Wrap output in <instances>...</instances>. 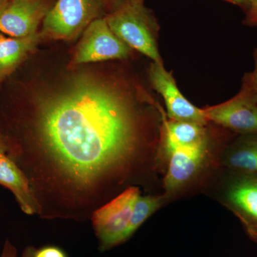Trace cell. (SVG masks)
<instances>
[{
	"mask_svg": "<svg viewBox=\"0 0 257 257\" xmlns=\"http://www.w3.org/2000/svg\"><path fill=\"white\" fill-rule=\"evenodd\" d=\"M133 91L82 76L37 101L30 146L10 159L41 217L87 219L157 169L163 107L143 87Z\"/></svg>",
	"mask_w": 257,
	"mask_h": 257,
	"instance_id": "obj_1",
	"label": "cell"
},
{
	"mask_svg": "<svg viewBox=\"0 0 257 257\" xmlns=\"http://www.w3.org/2000/svg\"><path fill=\"white\" fill-rule=\"evenodd\" d=\"M224 146H216L212 133L195 143L159 144L157 169L165 166L164 194L167 199L177 197L219 169V155Z\"/></svg>",
	"mask_w": 257,
	"mask_h": 257,
	"instance_id": "obj_2",
	"label": "cell"
},
{
	"mask_svg": "<svg viewBox=\"0 0 257 257\" xmlns=\"http://www.w3.org/2000/svg\"><path fill=\"white\" fill-rule=\"evenodd\" d=\"M105 20L113 33L132 50L163 63L157 43L160 27L144 0H124Z\"/></svg>",
	"mask_w": 257,
	"mask_h": 257,
	"instance_id": "obj_3",
	"label": "cell"
},
{
	"mask_svg": "<svg viewBox=\"0 0 257 257\" xmlns=\"http://www.w3.org/2000/svg\"><path fill=\"white\" fill-rule=\"evenodd\" d=\"M214 187L216 199L233 213L246 234L257 243V172H243L219 167Z\"/></svg>",
	"mask_w": 257,
	"mask_h": 257,
	"instance_id": "obj_4",
	"label": "cell"
},
{
	"mask_svg": "<svg viewBox=\"0 0 257 257\" xmlns=\"http://www.w3.org/2000/svg\"><path fill=\"white\" fill-rule=\"evenodd\" d=\"M140 196V189L131 186L94 211L91 218L101 250L128 239L127 230L134 205Z\"/></svg>",
	"mask_w": 257,
	"mask_h": 257,
	"instance_id": "obj_5",
	"label": "cell"
},
{
	"mask_svg": "<svg viewBox=\"0 0 257 257\" xmlns=\"http://www.w3.org/2000/svg\"><path fill=\"white\" fill-rule=\"evenodd\" d=\"M101 0H57L42 22V34L53 40L78 36L99 17Z\"/></svg>",
	"mask_w": 257,
	"mask_h": 257,
	"instance_id": "obj_6",
	"label": "cell"
},
{
	"mask_svg": "<svg viewBox=\"0 0 257 257\" xmlns=\"http://www.w3.org/2000/svg\"><path fill=\"white\" fill-rule=\"evenodd\" d=\"M202 109L211 124L236 135L257 134V101L244 84L229 100Z\"/></svg>",
	"mask_w": 257,
	"mask_h": 257,
	"instance_id": "obj_7",
	"label": "cell"
},
{
	"mask_svg": "<svg viewBox=\"0 0 257 257\" xmlns=\"http://www.w3.org/2000/svg\"><path fill=\"white\" fill-rule=\"evenodd\" d=\"M131 50L113 33L105 18H96L84 30L74 54V63L125 60L130 57Z\"/></svg>",
	"mask_w": 257,
	"mask_h": 257,
	"instance_id": "obj_8",
	"label": "cell"
},
{
	"mask_svg": "<svg viewBox=\"0 0 257 257\" xmlns=\"http://www.w3.org/2000/svg\"><path fill=\"white\" fill-rule=\"evenodd\" d=\"M148 77L152 87L163 98L169 119L203 125L210 124L203 109L194 106L182 94L173 74L165 68L164 63L152 62L148 69Z\"/></svg>",
	"mask_w": 257,
	"mask_h": 257,
	"instance_id": "obj_9",
	"label": "cell"
},
{
	"mask_svg": "<svg viewBox=\"0 0 257 257\" xmlns=\"http://www.w3.org/2000/svg\"><path fill=\"white\" fill-rule=\"evenodd\" d=\"M51 8L48 0H10L0 17V32L15 38L35 35Z\"/></svg>",
	"mask_w": 257,
	"mask_h": 257,
	"instance_id": "obj_10",
	"label": "cell"
},
{
	"mask_svg": "<svg viewBox=\"0 0 257 257\" xmlns=\"http://www.w3.org/2000/svg\"><path fill=\"white\" fill-rule=\"evenodd\" d=\"M0 185L14 194L24 213L28 215L38 213V206L28 178L3 149H0Z\"/></svg>",
	"mask_w": 257,
	"mask_h": 257,
	"instance_id": "obj_11",
	"label": "cell"
},
{
	"mask_svg": "<svg viewBox=\"0 0 257 257\" xmlns=\"http://www.w3.org/2000/svg\"><path fill=\"white\" fill-rule=\"evenodd\" d=\"M219 167L243 172H257V134L238 135L221 150Z\"/></svg>",
	"mask_w": 257,
	"mask_h": 257,
	"instance_id": "obj_12",
	"label": "cell"
},
{
	"mask_svg": "<svg viewBox=\"0 0 257 257\" xmlns=\"http://www.w3.org/2000/svg\"><path fill=\"white\" fill-rule=\"evenodd\" d=\"M39 40L38 33L15 38L0 32V84L36 47Z\"/></svg>",
	"mask_w": 257,
	"mask_h": 257,
	"instance_id": "obj_13",
	"label": "cell"
},
{
	"mask_svg": "<svg viewBox=\"0 0 257 257\" xmlns=\"http://www.w3.org/2000/svg\"><path fill=\"white\" fill-rule=\"evenodd\" d=\"M167 201L168 199L164 194L161 195H140L134 205L127 230V239H130L140 226Z\"/></svg>",
	"mask_w": 257,
	"mask_h": 257,
	"instance_id": "obj_14",
	"label": "cell"
},
{
	"mask_svg": "<svg viewBox=\"0 0 257 257\" xmlns=\"http://www.w3.org/2000/svg\"><path fill=\"white\" fill-rule=\"evenodd\" d=\"M254 69L251 72H248L243 76L241 84H244L257 101V47L253 52Z\"/></svg>",
	"mask_w": 257,
	"mask_h": 257,
	"instance_id": "obj_15",
	"label": "cell"
},
{
	"mask_svg": "<svg viewBox=\"0 0 257 257\" xmlns=\"http://www.w3.org/2000/svg\"><path fill=\"white\" fill-rule=\"evenodd\" d=\"M243 23L250 27H257V0H250L249 6Z\"/></svg>",
	"mask_w": 257,
	"mask_h": 257,
	"instance_id": "obj_16",
	"label": "cell"
},
{
	"mask_svg": "<svg viewBox=\"0 0 257 257\" xmlns=\"http://www.w3.org/2000/svg\"><path fill=\"white\" fill-rule=\"evenodd\" d=\"M33 257H67L64 251L55 246H47L40 250L35 249Z\"/></svg>",
	"mask_w": 257,
	"mask_h": 257,
	"instance_id": "obj_17",
	"label": "cell"
},
{
	"mask_svg": "<svg viewBox=\"0 0 257 257\" xmlns=\"http://www.w3.org/2000/svg\"><path fill=\"white\" fill-rule=\"evenodd\" d=\"M0 257H18V251L14 245L10 241H6Z\"/></svg>",
	"mask_w": 257,
	"mask_h": 257,
	"instance_id": "obj_18",
	"label": "cell"
},
{
	"mask_svg": "<svg viewBox=\"0 0 257 257\" xmlns=\"http://www.w3.org/2000/svg\"><path fill=\"white\" fill-rule=\"evenodd\" d=\"M124 1V0H101L103 4L105 5L106 7H107L109 10H110L109 13L116 9V8H117L118 6H119Z\"/></svg>",
	"mask_w": 257,
	"mask_h": 257,
	"instance_id": "obj_19",
	"label": "cell"
},
{
	"mask_svg": "<svg viewBox=\"0 0 257 257\" xmlns=\"http://www.w3.org/2000/svg\"><path fill=\"white\" fill-rule=\"evenodd\" d=\"M232 4L241 7L243 10H246L249 6L250 0H226Z\"/></svg>",
	"mask_w": 257,
	"mask_h": 257,
	"instance_id": "obj_20",
	"label": "cell"
},
{
	"mask_svg": "<svg viewBox=\"0 0 257 257\" xmlns=\"http://www.w3.org/2000/svg\"><path fill=\"white\" fill-rule=\"evenodd\" d=\"M35 248L33 247H28L25 249V252L23 253V257H33L34 253H35Z\"/></svg>",
	"mask_w": 257,
	"mask_h": 257,
	"instance_id": "obj_21",
	"label": "cell"
},
{
	"mask_svg": "<svg viewBox=\"0 0 257 257\" xmlns=\"http://www.w3.org/2000/svg\"><path fill=\"white\" fill-rule=\"evenodd\" d=\"M10 0H0V17L3 14V12L6 9Z\"/></svg>",
	"mask_w": 257,
	"mask_h": 257,
	"instance_id": "obj_22",
	"label": "cell"
},
{
	"mask_svg": "<svg viewBox=\"0 0 257 257\" xmlns=\"http://www.w3.org/2000/svg\"><path fill=\"white\" fill-rule=\"evenodd\" d=\"M0 149H3V150H5L4 145H3V140H2L1 137H0Z\"/></svg>",
	"mask_w": 257,
	"mask_h": 257,
	"instance_id": "obj_23",
	"label": "cell"
}]
</instances>
